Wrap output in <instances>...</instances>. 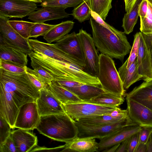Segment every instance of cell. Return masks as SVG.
I'll return each instance as SVG.
<instances>
[{
	"mask_svg": "<svg viewBox=\"0 0 152 152\" xmlns=\"http://www.w3.org/2000/svg\"><path fill=\"white\" fill-rule=\"evenodd\" d=\"M62 104L66 113L75 121L108 114L118 107L83 101Z\"/></svg>",
	"mask_w": 152,
	"mask_h": 152,
	"instance_id": "cell-6",
	"label": "cell"
},
{
	"mask_svg": "<svg viewBox=\"0 0 152 152\" xmlns=\"http://www.w3.org/2000/svg\"><path fill=\"white\" fill-rule=\"evenodd\" d=\"M121 143L116 144L110 147L107 148L102 152H115L116 151L118 148Z\"/></svg>",
	"mask_w": 152,
	"mask_h": 152,
	"instance_id": "cell-54",
	"label": "cell"
},
{
	"mask_svg": "<svg viewBox=\"0 0 152 152\" xmlns=\"http://www.w3.org/2000/svg\"><path fill=\"white\" fill-rule=\"evenodd\" d=\"M28 40L33 51L42 53L50 58L61 61L66 62L74 60L56 46L54 44L45 43L37 39H29Z\"/></svg>",
	"mask_w": 152,
	"mask_h": 152,
	"instance_id": "cell-17",
	"label": "cell"
},
{
	"mask_svg": "<svg viewBox=\"0 0 152 152\" xmlns=\"http://www.w3.org/2000/svg\"><path fill=\"white\" fill-rule=\"evenodd\" d=\"M28 56L31 62L43 68L52 75L54 81L72 80L91 85L96 83V77L86 72L84 67L74 60L61 61L33 51Z\"/></svg>",
	"mask_w": 152,
	"mask_h": 152,
	"instance_id": "cell-2",
	"label": "cell"
},
{
	"mask_svg": "<svg viewBox=\"0 0 152 152\" xmlns=\"http://www.w3.org/2000/svg\"><path fill=\"white\" fill-rule=\"evenodd\" d=\"M84 0H43L41 4L42 7H54L64 8L75 7Z\"/></svg>",
	"mask_w": 152,
	"mask_h": 152,
	"instance_id": "cell-34",
	"label": "cell"
},
{
	"mask_svg": "<svg viewBox=\"0 0 152 152\" xmlns=\"http://www.w3.org/2000/svg\"><path fill=\"white\" fill-rule=\"evenodd\" d=\"M37 9L35 2L28 0H0V16L22 18Z\"/></svg>",
	"mask_w": 152,
	"mask_h": 152,
	"instance_id": "cell-9",
	"label": "cell"
},
{
	"mask_svg": "<svg viewBox=\"0 0 152 152\" xmlns=\"http://www.w3.org/2000/svg\"><path fill=\"white\" fill-rule=\"evenodd\" d=\"M31 65L33 69L38 73L49 85L52 81L54 80L52 75L39 66L32 62H31Z\"/></svg>",
	"mask_w": 152,
	"mask_h": 152,
	"instance_id": "cell-41",
	"label": "cell"
},
{
	"mask_svg": "<svg viewBox=\"0 0 152 152\" xmlns=\"http://www.w3.org/2000/svg\"><path fill=\"white\" fill-rule=\"evenodd\" d=\"M27 66H24L12 61L0 59V68L15 73L26 72Z\"/></svg>",
	"mask_w": 152,
	"mask_h": 152,
	"instance_id": "cell-38",
	"label": "cell"
},
{
	"mask_svg": "<svg viewBox=\"0 0 152 152\" xmlns=\"http://www.w3.org/2000/svg\"><path fill=\"white\" fill-rule=\"evenodd\" d=\"M11 129L8 122L0 116V145L3 143L10 136Z\"/></svg>",
	"mask_w": 152,
	"mask_h": 152,
	"instance_id": "cell-40",
	"label": "cell"
},
{
	"mask_svg": "<svg viewBox=\"0 0 152 152\" xmlns=\"http://www.w3.org/2000/svg\"><path fill=\"white\" fill-rule=\"evenodd\" d=\"M0 84L10 92L19 108L28 102H36L39 91L28 78L26 72L15 73L0 68Z\"/></svg>",
	"mask_w": 152,
	"mask_h": 152,
	"instance_id": "cell-3",
	"label": "cell"
},
{
	"mask_svg": "<svg viewBox=\"0 0 152 152\" xmlns=\"http://www.w3.org/2000/svg\"><path fill=\"white\" fill-rule=\"evenodd\" d=\"M126 96L145 106L152 111V80L145 81Z\"/></svg>",
	"mask_w": 152,
	"mask_h": 152,
	"instance_id": "cell-21",
	"label": "cell"
},
{
	"mask_svg": "<svg viewBox=\"0 0 152 152\" xmlns=\"http://www.w3.org/2000/svg\"><path fill=\"white\" fill-rule=\"evenodd\" d=\"M96 77L101 87L106 92L123 96L125 95V90L112 58L102 53L99 55Z\"/></svg>",
	"mask_w": 152,
	"mask_h": 152,
	"instance_id": "cell-5",
	"label": "cell"
},
{
	"mask_svg": "<svg viewBox=\"0 0 152 152\" xmlns=\"http://www.w3.org/2000/svg\"><path fill=\"white\" fill-rule=\"evenodd\" d=\"M29 131L18 129L11 132L10 136L14 143L17 152H30L37 145V136Z\"/></svg>",
	"mask_w": 152,
	"mask_h": 152,
	"instance_id": "cell-19",
	"label": "cell"
},
{
	"mask_svg": "<svg viewBox=\"0 0 152 152\" xmlns=\"http://www.w3.org/2000/svg\"><path fill=\"white\" fill-rule=\"evenodd\" d=\"M92 11L95 12L104 20L112 7V0H89Z\"/></svg>",
	"mask_w": 152,
	"mask_h": 152,
	"instance_id": "cell-31",
	"label": "cell"
},
{
	"mask_svg": "<svg viewBox=\"0 0 152 152\" xmlns=\"http://www.w3.org/2000/svg\"><path fill=\"white\" fill-rule=\"evenodd\" d=\"M48 88L39 91L36 102L40 116L65 113L62 103Z\"/></svg>",
	"mask_w": 152,
	"mask_h": 152,
	"instance_id": "cell-13",
	"label": "cell"
},
{
	"mask_svg": "<svg viewBox=\"0 0 152 152\" xmlns=\"http://www.w3.org/2000/svg\"><path fill=\"white\" fill-rule=\"evenodd\" d=\"M28 0L32 1L35 2L36 3H41L42 2V1L40 0Z\"/></svg>",
	"mask_w": 152,
	"mask_h": 152,
	"instance_id": "cell-55",
	"label": "cell"
},
{
	"mask_svg": "<svg viewBox=\"0 0 152 152\" xmlns=\"http://www.w3.org/2000/svg\"><path fill=\"white\" fill-rule=\"evenodd\" d=\"M148 9V0H142L139 6V15L140 18H143L146 16Z\"/></svg>",
	"mask_w": 152,
	"mask_h": 152,
	"instance_id": "cell-47",
	"label": "cell"
},
{
	"mask_svg": "<svg viewBox=\"0 0 152 152\" xmlns=\"http://www.w3.org/2000/svg\"><path fill=\"white\" fill-rule=\"evenodd\" d=\"M40 118L36 102L27 103L19 108L14 128L33 130L36 129Z\"/></svg>",
	"mask_w": 152,
	"mask_h": 152,
	"instance_id": "cell-12",
	"label": "cell"
},
{
	"mask_svg": "<svg viewBox=\"0 0 152 152\" xmlns=\"http://www.w3.org/2000/svg\"><path fill=\"white\" fill-rule=\"evenodd\" d=\"M98 145L95 138L77 137L66 143L61 152H97Z\"/></svg>",
	"mask_w": 152,
	"mask_h": 152,
	"instance_id": "cell-23",
	"label": "cell"
},
{
	"mask_svg": "<svg viewBox=\"0 0 152 152\" xmlns=\"http://www.w3.org/2000/svg\"><path fill=\"white\" fill-rule=\"evenodd\" d=\"M0 152H17L14 143L10 136L0 145Z\"/></svg>",
	"mask_w": 152,
	"mask_h": 152,
	"instance_id": "cell-42",
	"label": "cell"
},
{
	"mask_svg": "<svg viewBox=\"0 0 152 152\" xmlns=\"http://www.w3.org/2000/svg\"><path fill=\"white\" fill-rule=\"evenodd\" d=\"M75 122L78 129V137L99 139L107 136L124 127L138 125L130 119L114 124L102 125H87L75 121Z\"/></svg>",
	"mask_w": 152,
	"mask_h": 152,
	"instance_id": "cell-7",
	"label": "cell"
},
{
	"mask_svg": "<svg viewBox=\"0 0 152 152\" xmlns=\"http://www.w3.org/2000/svg\"><path fill=\"white\" fill-rule=\"evenodd\" d=\"M122 120L113 118L108 114L80 119L75 121L86 124L96 125L112 124Z\"/></svg>",
	"mask_w": 152,
	"mask_h": 152,
	"instance_id": "cell-32",
	"label": "cell"
},
{
	"mask_svg": "<svg viewBox=\"0 0 152 152\" xmlns=\"http://www.w3.org/2000/svg\"><path fill=\"white\" fill-rule=\"evenodd\" d=\"M126 99L131 120L142 127H152V111L132 99L126 97Z\"/></svg>",
	"mask_w": 152,
	"mask_h": 152,
	"instance_id": "cell-14",
	"label": "cell"
},
{
	"mask_svg": "<svg viewBox=\"0 0 152 152\" xmlns=\"http://www.w3.org/2000/svg\"><path fill=\"white\" fill-rule=\"evenodd\" d=\"M55 25L43 23H35L32 26L30 38H36L40 36H44Z\"/></svg>",
	"mask_w": 152,
	"mask_h": 152,
	"instance_id": "cell-37",
	"label": "cell"
},
{
	"mask_svg": "<svg viewBox=\"0 0 152 152\" xmlns=\"http://www.w3.org/2000/svg\"><path fill=\"white\" fill-rule=\"evenodd\" d=\"M129 138L121 142L115 152H127Z\"/></svg>",
	"mask_w": 152,
	"mask_h": 152,
	"instance_id": "cell-49",
	"label": "cell"
},
{
	"mask_svg": "<svg viewBox=\"0 0 152 152\" xmlns=\"http://www.w3.org/2000/svg\"><path fill=\"white\" fill-rule=\"evenodd\" d=\"M151 49L147 45L141 32L137 57L140 74L144 81L152 80V68Z\"/></svg>",
	"mask_w": 152,
	"mask_h": 152,
	"instance_id": "cell-18",
	"label": "cell"
},
{
	"mask_svg": "<svg viewBox=\"0 0 152 152\" xmlns=\"http://www.w3.org/2000/svg\"><path fill=\"white\" fill-rule=\"evenodd\" d=\"M142 128L139 125L126 126L107 136L99 139L97 152L102 151L116 144L121 143L139 132Z\"/></svg>",
	"mask_w": 152,
	"mask_h": 152,
	"instance_id": "cell-16",
	"label": "cell"
},
{
	"mask_svg": "<svg viewBox=\"0 0 152 152\" xmlns=\"http://www.w3.org/2000/svg\"><path fill=\"white\" fill-rule=\"evenodd\" d=\"M74 24L73 21L68 20L55 25L43 36V38L49 43L56 42L70 32Z\"/></svg>",
	"mask_w": 152,
	"mask_h": 152,
	"instance_id": "cell-25",
	"label": "cell"
},
{
	"mask_svg": "<svg viewBox=\"0 0 152 152\" xmlns=\"http://www.w3.org/2000/svg\"><path fill=\"white\" fill-rule=\"evenodd\" d=\"M82 47L85 61L84 71L96 77L98 71L99 55H98L92 37L82 28L78 33Z\"/></svg>",
	"mask_w": 152,
	"mask_h": 152,
	"instance_id": "cell-8",
	"label": "cell"
},
{
	"mask_svg": "<svg viewBox=\"0 0 152 152\" xmlns=\"http://www.w3.org/2000/svg\"><path fill=\"white\" fill-rule=\"evenodd\" d=\"M54 44L80 66L84 67V54L78 33L73 32L68 34Z\"/></svg>",
	"mask_w": 152,
	"mask_h": 152,
	"instance_id": "cell-11",
	"label": "cell"
},
{
	"mask_svg": "<svg viewBox=\"0 0 152 152\" xmlns=\"http://www.w3.org/2000/svg\"><path fill=\"white\" fill-rule=\"evenodd\" d=\"M147 0L152 4V0Z\"/></svg>",
	"mask_w": 152,
	"mask_h": 152,
	"instance_id": "cell-57",
	"label": "cell"
},
{
	"mask_svg": "<svg viewBox=\"0 0 152 152\" xmlns=\"http://www.w3.org/2000/svg\"><path fill=\"white\" fill-rule=\"evenodd\" d=\"M142 34L148 46L151 49H152V32L147 33H142Z\"/></svg>",
	"mask_w": 152,
	"mask_h": 152,
	"instance_id": "cell-50",
	"label": "cell"
},
{
	"mask_svg": "<svg viewBox=\"0 0 152 152\" xmlns=\"http://www.w3.org/2000/svg\"><path fill=\"white\" fill-rule=\"evenodd\" d=\"M48 88L62 104L82 101L73 93L53 81Z\"/></svg>",
	"mask_w": 152,
	"mask_h": 152,
	"instance_id": "cell-27",
	"label": "cell"
},
{
	"mask_svg": "<svg viewBox=\"0 0 152 152\" xmlns=\"http://www.w3.org/2000/svg\"><path fill=\"white\" fill-rule=\"evenodd\" d=\"M139 132L134 134L129 138L127 152H134L139 141Z\"/></svg>",
	"mask_w": 152,
	"mask_h": 152,
	"instance_id": "cell-46",
	"label": "cell"
},
{
	"mask_svg": "<svg viewBox=\"0 0 152 152\" xmlns=\"http://www.w3.org/2000/svg\"><path fill=\"white\" fill-rule=\"evenodd\" d=\"M109 114L111 117L120 120L130 119L127 109L122 110L118 107Z\"/></svg>",
	"mask_w": 152,
	"mask_h": 152,
	"instance_id": "cell-43",
	"label": "cell"
},
{
	"mask_svg": "<svg viewBox=\"0 0 152 152\" xmlns=\"http://www.w3.org/2000/svg\"><path fill=\"white\" fill-rule=\"evenodd\" d=\"M64 145L62 146H61L56 148H48L45 147H37L34 148V149H32L30 152L36 151H57L60 149L62 150L64 148Z\"/></svg>",
	"mask_w": 152,
	"mask_h": 152,
	"instance_id": "cell-48",
	"label": "cell"
},
{
	"mask_svg": "<svg viewBox=\"0 0 152 152\" xmlns=\"http://www.w3.org/2000/svg\"><path fill=\"white\" fill-rule=\"evenodd\" d=\"M86 101L102 105L118 107L123 103L124 98L122 96L106 92Z\"/></svg>",
	"mask_w": 152,
	"mask_h": 152,
	"instance_id": "cell-29",
	"label": "cell"
},
{
	"mask_svg": "<svg viewBox=\"0 0 152 152\" xmlns=\"http://www.w3.org/2000/svg\"><path fill=\"white\" fill-rule=\"evenodd\" d=\"M141 32L137 33L134 35V40L130 55L126 60L127 68H128L137 58L139 47Z\"/></svg>",
	"mask_w": 152,
	"mask_h": 152,
	"instance_id": "cell-39",
	"label": "cell"
},
{
	"mask_svg": "<svg viewBox=\"0 0 152 152\" xmlns=\"http://www.w3.org/2000/svg\"><path fill=\"white\" fill-rule=\"evenodd\" d=\"M0 94V116L8 122L12 129H14L19 108L11 94L1 84Z\"/></svg>",
	"mask_w": 152,
	"mask_h": 152,
	"instance_id": "cell-15",
	"label": "cell"
},
{
	"mask_svg": "<svg viewBox=\"0 0 152 152\" xmlns=\"http://www.w3.org/2000/svg\"><path fill=\"white\" fill-rule=\"evenodd\" d=\"M9 18L0 16V39L21 49L28 55L32 51L26 39L18 33L8 22Z\"/></svg>",
	"mask_w": 152,
	"mask_h": 152,
	"instance_id": "cell-10",
	"label": "cell"
},
{
	"mask_svg": "<svg viewBox=\"0 0 152 152\" xmlns=\"http://www.w3.org/2000/svg\"><path fill=\"white\" fill-rule=\"evenodd\" d=\"M41 0V1H43V0Z\"/></svg>",
	"mask_w": 152,
	"mask_h": 152,
	"instance_id": "cell-58",
	"label": "cell"
},
{
	"mask_svg": "<svg viewBox=\"0 0 152 152\" xmlns=\"http://www.w3.org/2000/svg\"><path fill=\"white\" fill-rule=\"evenodd\" d=\"M53 81L66 89L79 86L85 84L79 82L72 80H64Z\"/></svg>",
	"mask_w": 152,
	"mask_h": 152,
	"instance_id": "cell-44",
	"label": "cell"
},
{
	"mask_svg": "<svg viewBox=\"0 0 152 152\" xmlns=\"http://www.w3.org/2000/svg\"><path fill=\"white\" fill-rule=\"evenodd\" d=\"M8 22L18 33L26 39L30 38L32 27L35 23L23 20H9Z\"/></svg>",
	"mask_w": 152,
	"mask_h": 152,
	"instance_id": "cell-33",
	"label": "cell"
},
{
	"mask_svg": "<svg viewBox=\"0 0 152 152\" xmlns=\"http://www.w3.org/2000/svg\"><path fill=\"white\" fill-rule=\"evenodd\" d=\"M148 1V9L146 16L140 18V30L142 33L152 32V4Z\"/></svg>",
	"mask_w": 152,
	"mask_h": 152,
	"instance_id": "cell-36",
	"label": "cell"
},
{
	"mask_svg": "<svg viewBox=\"0 0 152 152\" xmlns=\"http://www.w3.org/2000/svg\"><path fill=\"white\" fill-rule=\"evenodd\" d=\"M150 52H151V66H152V49H151Z\"/></svg>",
	"mask_w": 152,
	"mask_h": 152,
	"instance_id": "cell-56",
	"label": "cell"
},
{
	"mask_svg": "<svg viewBox=\"0 0 152 152\" xmlns=\"http://www.w3.org/2000/svg\"><path fill=\"white\" fill-rule=\"evenodd\" d=\"M147 149L146 144L139 142L136 147L134 152H146Z\"/></svg>",
	"mask_w": 152,
	"mask_h": 152,
	"instance_id": "cell-52",
	"label": "cell"
},
{
	"mask_svg": "<svg viewBox=\"0 0 152 152\" xmlns=\"http://www.w3.org/2000/svg\"><path fill=\"white\" fill-rule=\"evenodd\" d=\"M139 132V141L146 144L152 132V127H142Z\"/></svg>",
	"mask_w": 152,
	"mask_h": 152,
	"instance_id": "cell-45",
	"label": "cell"
},
{
	"mask_svg": "<svg viewBox=\"0 0 152 152\" xmlns=\"http://www.w3.org/2000/svg\"><path fill=\"white\" fill-rule=\"evenodd\" d=\"M146 144V152H152V132L150 134Z\"/></svg>",
	"mask_w": 152,
	"mask_h": 152,
	"instance_id": "cell-53",
	"label": "cell"
},
{
	"mask_svg": "<svg viewBox=\"0 0 152 152\" xmlns=\"http://www.w3.org/2000/svg\"><path fill=\"white\" fill-rule=\"evenodd\" d=\"M91 12L89 0H84L83 2L75 7L71 14L74 18L82 23L90 18Z\"/></svg>",
	"mask_w": 152,
	"mask_h": 152,
	"instance_id": "cell-30",
	"label": "cell"
},
{
	"mask_svg": "<svg viewBox=\"0 0 152 152\" xmlns=\"http://www.w3.org/2000/svg\"><path fill=\"white\" fill-rule=\"evenodd\" d=\"M67 90L73 93L83 101H89L101 94L107 92L100 86L86 84Z\"/></svg>",
	"mask_w": 152,
	"mask_h": 152,
	"instance_id": "cell-26",
	"label": "cell"
},
{
	"mask_svg": "<svg viewBox=\"0 0 152 152\" xmlns=\"http://www.w3.org/2000/svg\"><path fill=\"white\" fill-rule=\"evenodd\" d=\"M27 56L21 49L0 39V59L26 66L28 62Z\"/></svg>",
	"mask_w": 152,
	"mask_h": 152,
	"instance_id": "cell-22",
	"label": "cell"
},
{
	"mask_svg": "<svg viewBox=\"0 0 152 152\" xmlns=\"http://www.w3.org/2000/svg\"><path fill=\"white\" fill-rule=\"evenodd\" d=\"M127 63L126 60L118 70L125 90L127 89L132 84L142 79L139 73L137 58L128 68L126 67Z\"/></svg>",
	"mask_w": 152,
	"mask_h": 152,
	"instance_id": "cell-24",
	"label": "cell"
},
{
	"mask_svg": "<svg viewBox=\"0 0 152 152\" xmlns=\"http://www.w3.org/2000/svg\"><path fill=\"white\" fill-rule=\"evenodd\" d=\"M142 0H137L130 11L125 14L122 20V27L125 34H129L133 31L139 16V7Z\"/></svg>",
	"mask_w": 152,
	"mask_h": 152,
	"instance_id": "cell-28",
	"label": "cell"
},
{
	"mask_svg": "<svg viewBox=\"0 0 152 152\" xmlns=\"http://www.w3.org/2000/svg\"><path fill=\"white\" fill-rule=\"evenodd\" d=\"M89 23L97 50L101 53L123 61L132 47L125 34L107 23L92 11Z\"/></svg>",
	"mask_w": 152,
	"mask_h": 152,
	"instance_id": "cell-1",
	"label": "cell"
},
{
	"mask_svg": "<svg viewBox=\"0 0 152 152\" xmlns=\"http://www.w3.org/2000/svg\"><path fill=\"white\" fill-rule=\"evenodd\" d=\"M125 10L126 13L129 12L132 10L137 0H124Z\"/></svg>",
	"mask_w": 152,
	"mask_h": 152,
	"instance_id": "cell-51",
	"label": "cell"
},
{
	"mask_svg": "<svg viewBox=\"0 0 152 152\" xmlns=\"http://www.w3.org/2000/svg\"><path fill=\"white\" fill-rule=\"evenodd\" d=\"M26 72L30 80L39 91L42 89L48 88L49 85L34 70L27 66Z\"/></svg>",
	"mask_w": 152,
	"mask_h": 152,
	"instance_id": "cell-35",
	"label": "cell"
},
{
	"mask_svg": "<svg viewBox=\"0 0 152 152\" xmlns=\"http://www.w3.org/2000/svg\"><path fill=\"white\" fill-rule=\"evenodd\" d=\"M36 129L51 139L66 143L78 137L75 120L66 113L40 116Z\"/></svg>",
	"mask_w": 152,
	"mask_h": 152,
	"instance_id": "cell-4",
	"label": "cell"
},
{
	"mask_svg": "<svg viewBox=\"0 0 152 152\" xmlns=\"http://www.w3.org/2000/svg\"><path fill=\"white\" fill-rule=\"evenodd\" d=\"M65 8L46 6L37 8L28 16V19L35 23H43L47 21L62 19L69 17Z\"/></svg>",
	"mask_w": 152,
	"mask_h": 152,
	"instance_id": "cell-20",
	"label": "cell"
}]
</instances>
